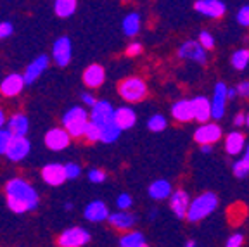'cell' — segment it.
Wrapping results in <instances>:
<instances>
[{"label":"cell","mask_w":249,"mask_h":247,"mask_svg":"<svg viewBox=\"0 0 249 247\" xmlns=\"http://www.w3.org/2000/svg\"><path fill=\"white\" fill-rule=\"evenodd\" d=\"M5 199H7L9 209L16 214L33 211L40 202L38 192L35 190V187L23 178L9 180L5 185Z\"/></svg>","instance_id":"obj_1"},{"label":"cell","mask_w":249,"mask_h":247,"mask_svg":"<svg viewBox=\"0 0 249 247\" xmlns=\"http://www.w3.org/2000/svg\"><path fill=\"white\" fill-rule=\"evenodd\" d=\"M90 123V114L80 106H74L62 116V128L71 135V139L85 137V130Z\"/></svg>","instance_id":"obj_2"},{"label":"cell","mask_w":249,"mask_h":247,"mask_svg":"<svg viewBox=\"0 0 249 247\" xmlns=\"http://www.w3.org/2000/svg\"><path fill=\"white\" fill-rule=\"evenodd\" d=\"M218 206V197L213 192H204L192 199L191 208L187 212V220L189 221H201L206 216H210L211 212L216 209Z\"/></svg>","instance_id":"obj_3"},{"label":"cell","mask_w":249,"mask_h":247,"mask_svg":"<svg viewBox=\"0 0 249 247\" xmlns=\"http://www.w3.org/2000/svg\"><path fill=\"white\" fill-rule=\"evenodd\" d=\"M118 92H120L123 101L140 102L147 97V85H145V81L142 80V78L128 76L118 85Z\"/></svg>","instance_id":"obj_4"},{"label":"cell","mask_w":249,"mask_h":247,"mask_svg":"<svg viewBox=\"0 0 249 247\" xmlns=\"http://www.w3.org/2000/svg\"><path fill=\"white\" fill-rule=\"evenodd\" d=\"M89 242H90L89 230H85V228H82V227L66 228L57 239L59 247H83Z\"/></svg>","instance_id":"obj_5"},{"label":"cell","mask_w":249,"mask_h":247,"mask_svg":"<svg viewBox=\"0 0 249 247\" xmlns=\"http://www.w3.org/2000/svg\"><path fill=\"white\" fill-rule=\"evenodd\" d=\"M114 111L116 109L111 106V102L97 101V104L93 106L92 111H90V123H93L102 130L107 124L114 123Z\"/></svg>","instance_id":"obj_6"},{"label":"cell","mask_w":249,"mask_h":247,"mask_svg":"<svg viewBox=\"0 0 249 247\" xmlns=\"http://www.w3.org/2000/svg\"><path fill=\"white\" fill-rule=\"evenodd\" d=\"M229 88L225 83H216L213 90V99H211V118L213 120H222L225 116L227 101H229Z\"/></svg>","instance_id":"obj_7"},{"label":"cell","mask_w":249,"mask_h":247,"mask_svg":"<svg viewBox=\"0 0 249 247\" xmlns=\"http://www.w3.org/2000/svg\"><path fill=\"white\" fill-rule=\"evenodd\" d=\"M42 180L51 187H59L66 182V168L59 162H49L42 168Z\"/></svg>","instance_id":"obj_8"},{"label":"cell","mask_w":249,"mask_h":247,"mask_svg":"<svg viewBox=\"0 0 249 247\" xmlns=\"http://www.w3.org/2000/svg\"><path fill=\"white\" fill-rule=\"evenodd\" d=\"M45 145L47 149H51L54 152H59L62 149H66L71 143V135L64 128H51L45 133Z\"/></svg>","instance_id":"obj_9"},{"label":"cell","mask_w":249,"mask_h":247,"mask_svg":"<svg viewBox=\"0 0 249 247\" xmlns=\"http://www.w3.org/2000/svg\"><path fill=\"white\" fill-rule=\"evenodd\" d=\"M71 40L68 36H59L52 45V57L59 68H64L71 62Z\"/></svg>","instance_id":"obj_10"},{"label":"cell","mask_w":249,"mask_h":247,"mask_svg":"<svg viewBox=\"0 0 249 247\" xmlns=\"http://www.w3.org/2000/svg\"><path fill=\"white\" fill-rule=\"evenodd\" d=\"M194 9L199 14L216 19V18H222L227 12V4L222 0H196Z\"/></svg>","instance_id":"obj_11"},{"label":"cell","mask_w":249,"mask_h":247,"mask_svg":"<svg viewBox=\"0 0 249 247\" xmlns=\"http://www.w3.org/2000/svg\"><path fill=\"white\" fill-rule=\"evenodd\" d=\"M222 137V128L218 126L216 123H206L196 130L194 139L201 145H213L214 142H218Z\"/></svg>","instance_id":"obj_12"},{"label":"cell","mask_w":249,"mask_h":247,"mask_svg":"<svg viewBox=\"0 0 249 247\" xmlns=\"http://www.w3.org/2000/svg\"><path fill=\"white\" fill-rule=\"evenodd\" d=\"M178 57L189 59V61H196L197 64H206V51L199 45V42H194V40L183 42L182 45H180Z\"/></svg>","instance_id":"obj_13"},{"label":"cell","mask_w":249,"mask_h":247,"mask_svg":"<svg viewBox=\"0 0 249 247\" xmlns=\"http://www.w3.org/2000/svg\"><path fill=\"white\" fill-rule=\"evenodd\" d=\"M24 85H26V83H24L23 74H18V73L7 74V76L2 80V83H0V93L4 97H16L23 92Z\"/></svg>","instance_id":"obj_14"},{"label":"cell","mask_w":249,"mask_h":247,"mask_svg":"<svg viewBox=\"0 0 249 247\" xmlns=\"http://www.w3.org/2000/svg\"><path fill=\"white\" fill-rule=\"evenodd\" d=\"M191 202V197H189V194L185 190H175L170 197V208L177 218H187Z\"/></svg>","instance_id":"obj_15"},{"label":"cell","mask_w":249,"mask_h":247,"mask_svg":"<svg viewBox=\"0 0 249 247\" xmlns=\"http://www.w3.org/2000/svg\"><path fill=\"white\" fill-rule=\"evenodd\" d=\"M30 151H31V143L26 137H14L5 156H7L12 162H19L30 154Z\"/></svg>","instance_id":"obj_16"},{"label":"cell","mask_w":249,"mask_h":247,"mask_svg":"<svg viewBox=\"0 0 249 247\" xmlns=\"http://www.w3.org/2000/svg\"><path fill=\"white\" fill-rule=\"evenodd\" d=\"M83 216H85L87 221L99 223V221L109 220L111 212H109L107 206H106L102 201H92L85 206V209H83Z\"/></svg>","instance_id":"obj_17"},{"label":"cell","mask_w":249,"mask_h":247,"mask_svg":"<svg viewBox=\"0 0 249 247\" xmlns=\"http://www.w3.org/2000/svg\"><path fill=\"white\" fill-rule=\"evenodd\" d=\"M49 64H51V59H49V55H43V54L38 55L35 61H31L30 66H26V71H24V74H23L24 83H26V85L33 83V81L49 68Z\"/></svg>","instance_id":"obj_18"},{"label":"cell","mask_w":249,"mask_h":247,"mask_svg":"<svg viewBox=\"0 0 249 247\" xmlns=\"http://www.w3.org/2000/svg\"><path fill=\"white\" fill-rule=\"evenodd\" d=\"M106 80V71L101 64H90L83 71V83L89 88H99Z\"/></svg>","instance_id":"obj_19"},{"label":"cell","mask_w":249,"mask_h":247,"mask_svg":"<svg viewBox=\"0 0 249 247\" xmlns=\"http://www.w3.org/2000/svg\"><path fill=\"white\" fill-rule=\"evenodd\" d=\"M192 112H194V120L201 121L202 124H206V121L211 120V101H208L206 97L197 95L192 99Z\"/></svg>","instance_id":"obj_20"},{"label":"cell","mask_w":249,"mask_h":247,"mask_svg":"<svg viewBox=\"0 0 249 247\" xmlns=\"http://www.w3.org/2000/svg\"><path fill=\"white\" fill-rule=\"evenodd\" d=\"M107 221L116 230L128 232V230L133 228V225H135V216L130 211H116V212H111V216H109Z\"/></svg>","instance_id":"obj_21"},{"label":"cell","mask_w":249,"mask_h":247,"mask_svg":"<svg viewBox=\"0 0 249 247\" xmlns=\"http://www.w3.org/2000/svg\"><path fill=\"white\" fill-rule=\"evenodd\" d=\"M7 130L12 133V137H26L30 130V121L23 112H16L7 120Z\"/></svg>","instance_id":"obj_22"},{"label":"cell","mask_w":249,"mask_h":247,"mask_svg":"<svg viewBox=\"0 0 249 247\" xmlns=\"http://www.w3.org/2000/svg\"><path fill=\"white\" fill-rule=\"evenodd\" d=\"M114 123L121 131L130 130L135 126L137 123V114L132 107H116L114 111Z\"/></svg>","instance_id":"obj_23"},{"label":"cell","mask_w":249,"mask_h":247,"mask_svg":"<svg viewBox=\"0 0 249 247\" xmlns=\"http://www.w3.org/2000/svg\"><path fill=\"white\" fill-rule=\"evenodd\" d=\"M171 183L168 180H154V182L149 185L147 192H149V197L154 199V201H164L168 197H171Z\"/></svg>","instance_id":"obj_24"},{"label":"cell","mask_w":249,"mask_h":247,"mask_svg":"<svg viewBox=\"0 0 249 247\" xmlns=\"http://www.w3.org/2000/svg\"><path fill=\"white\" fill-rule=\"evenodd\" d=\"M225 149L230 156H237L241 154L246 149V139L241 131H232L229 133L225 139Z\"/></svg>","instance_id":"obj_25"},{"label":"cell","mask_w":249,"mask_h":247,"mask_svg":"<svg viewBox=\"0 0 249 247\" xmlns=\"http://www.w3.org/2000/svg\"><path fill=\"white\" fill-rule=\"evenodd\" d=\"M171 114L177 121H182V123H187V121L194 120V112H192V102L191 101H178L173 104L171 107Z\"/></svg>","instance_id":"obj_26"},{"label":"cell","mask_w":249,"mask_h":247,"mask_svg":"<svg viewBox=\"0 0 249 247\" xmlns=\"http://www.w3.org/2000/svg\"><path fill=\"white\" fill-rule=\"evenodd\" d=\"M121 28H123V33L126 36H135L140 31V14L139 12H130V14L124 16L123 23H121Z\"/></svg>","instance_id":"obj_27"},{"label":"cell","mask_w":249,"mask_h":247,"mask_svg":"<svg viewBox=\"0 0 249 247\" xmlns=\"http://www.w3.org/2000/svg\"><path fill=\"white\" fill-rule=\"evenodd\" d=\"M120 247H149L140 232H126L120 239Z\"/></svg>","instance_id":"obj_28"},{"label":"cell","mask_w":249,"mask_h":247,"mask_svg":"<svg viewBox=\"0 0 249 247\" xmlns=\"http://www.w3.org/2000/svg\"><path fill=\"white\" fill-rule=\"evenodd\" d=\"M78 4L74 0H55L54 2V12L59 18H70L74 14Z\"/></svg>","instance_id":"obj_29"},{"label":"cell","mask_w":249,"mask_h":247,"mask_svg":"<svg viewBox=\"0 0 249 247\" xmlns=\"http://www.w3.org/2000/svg\"><path fill=\"white\" fill-rule=\"evenodd\" d=\"M120 135H121V130L116 126V123H111V124H107V126H104L101 130V142L113 143V142H116V140L120 139Z\"/></svg>","instance_id":"obj_30"},{"label":"cell","mask_w":249,"mask_h":247,"mask_svg":"<svg viewBox=\"0 0 249 247\" xmlns=\"http://www.w3.org/2000/svg\"><path fill=\"white\" fill-rule=\"evenodd\" d=\"M248 64H249V51L248 49H239L237 52H233L232 66L235 68V70H239V71L246 70Z\"/></svg>","instance_id":"obj_31"},{"label":"cell","mask_w":249,"mask_h":247,"mask_svg":"<svg viewBox=\"0 0 249 247\" xmlns=\"http://www.w3.org/2000/svg\"><path fill=\"white\" fill-rule=\"evenodd\" d=\"M166 124H168V121H166V118L164 116H161V114H154V116H151L147 120V128L151 131H163L164 128H166Z\"/></svg>","instance_id":"obj_32"},{"label":"cell","mask_w":249,"mask_h":247,"mask_svg":"<svg viewBox=\"0 0 249 247\" xmlns=\"http://www.w3.org/2000/svg\"><path fill=\"white\" fill-rule=\"evenodd\" d=\"M12 139H14V137H12V133L7 130V128L0 130V154H7Z\"/></svg>","instance_id":"obj_33"},{"label":"cell","mask_w":249,"mask_h":247,"mask_svg":"<svg viewBox=\"0 0 249 247\" xmlns=\"http://www.w3.org/2000/svg\"><path fill=\"white\" fill-rule=\"evenodd\" d=\"M199 45L204 49V51H211L214 47V38L210 31H201L199 33Z\"/></svg>","instance_id":"obj_34"},{"label":"cell","mask_w":249,"mask_h":247,"mask_svg":"<svg viewBox=\"0 0 249 247\" xmlns=\"http://www.w3.org/2000/svg\"><path fill=\"white\" fill-rule=\"evenodd\" d=\"M85 139L89 142H101V128L95 126L93 123H89L85 130Z\"/></svg>","instance_id":"obj_35"},{"label":"cell","mask_w":249,"mask_h":247,"mask_svg":"<svg viewBox=\"0 0 249 247\" xmlns=\"http://www.w3.org/2000/svg\"><path fill=\"white\" fill-rule=\"evenodd\" d=\"M132 204H133V199L130 194H120V195H118L116 206L120 211H128V209L132 208Z\"/></svg>","instance_id":"obj_36"},{"label":"cell","mask_w":249,"mask_h":247,"mask_svg":"<svg viewBox=\"0 0 249 247\" xmlns=\"http://www.w3.org/2000/svg\"><path fill=\"white\" fill-rule=\"evenodd\" d=\"M64 168H66L68 180H76V178L82 175V166H80L78 162H66V164H64Z\"/></svg>","instance_id":"obj_37"},{"label":"cell","mask_w":249,"mask_h":247,"mask_svg":"<svg viewBox=\"0 0 249 247\" xmlns=\"http://www.w3.org/2000/svg\"><path fill=\"white\" fill-rule=\"evenodd\" d=\"M233 175L237 178H246L249 175V168L246 166V162L242 161V159H239L237 162H233Z\"/></svg>","instance_id":"obj_38"},{"label":"cell","mask_w":249,"mask_h":247,"mask_svg":"<svg viewBox=\"0 0 249 247\" xmlns=\"http://www.w3.org/2000/svg\"><path fill=\"white\" fill-rule=\"evenodd\" d=\"M237 23L241 26H249V5H242L237 11Z\"/></svg>","instance_id":"obj_39"},{"label":"cell","mask_w":249,"mask_h":247,"mask_svg":"<svg viewBox=\"0 0 249 247\" xmlns=\"http://www.w3.org/2000/svg\"><path fill=\"white\" fill-rule=\"evenodd\" d=\"M89 180L92 183H102L106 180V173L102 170H99V168H95V170H90L89 171Z\"/></svg>","instance_id":"obj_40"},{"label":"cell","mask_w":249,"mask_h":247,"mask_svg":"<svg viewBox=\"0 0 249 247\" xmlns=\"http://www.w3.org/2000/svg\"><path fill=\"white\" fill-rule=\"evenodd\" d=\"M242 242H244V237H242V233H233V235L229 237L225 247H241Z\"/></svg>","instance_id":"obj_41"},{"label":"cell","mask_w":249,"mask_h":247,"mask_svg":"<svg viewBox=\"0 0 249 247\" xmlns=\"http://www.w3.org/2000/svg\"><path fill=\"white\" fill-rule=\"evenodd\" d=\"M12 31H14V26H12V23H9V21H4V23H0V40L11 36Z\"/></svg>","instance_id":"obj_42"},{"label":"cell","mask_w":249,"mask_h":247,"mask_svg":"<svg viewBox=\"0 0 249 247\" xmlns=\"http://www.w3.org/2000/svg\"><path fill=\"white\" fill-rule=\"evenodd\" d=\"M140 52H142V45H140L139 42H132L128 47H126V55H130V57H135V55H139Z\"/></svg>","instance_id":"obj_43"},{"label":"cell","mask_w":249,"mask_h":247,"mask_svg":"<svg viewBox=\"0 0 249 247\" xmlns=\"http://www.w3.org/2000/svg\"><path fill=\"white\" fill-rule=\"evenodd\" d=\"M82 101H83V104L85 106H89V107H93V106L97 104V99L92 95V93H83L82 95Z\"/></svg>","instance_id":"obj_44"},{"label":"cell","mask_w":249,"mask_h":247,"mask_svg":"<svg viewBox=\"0 0 249 247\" xmlns=\"http://www.w3.org/2000/svg\"><path fill=\"white\" fill-rule=\"evenodd\" d=\"M237 95L249 97V81H242L237 85Z\"/></svg>","instance_id":"obj_45"},{"label":"cell","mask_w":249,"mask_h":247,"mask_svg":"<svg viewBox=\"0 0 249 247\" xmlns=\"http://www.w3.org/2000/svg\"><path fill=\"white\" fill-rule=\"evenodd\" d=\"M244 123H246V116H244V114H242V112L235 114V118H233V124H235V126H242Z\"/></svg>","instance_id":"obj_46"},{"label":"cell","mask_w":249,"mask_h":247,"mask_svg":"<svg viewBox=\"0 0 249 247\" xmlns=\"http://www.w3.org/2000/svg\"><path fill=\"white\" fill-rule=\"evenodd\" d=\"M7 120H9V118L5 116L4 109L0 107V130H4V124H7Z\"/></svg>","instance_id":"obj_47"},{"label":"cell","mask_w":249,"mask_h":247,"mask_svg":"<svg viewBox=\"0 0 249 247\" xmlns=\"http://www.w3.org/2000/svg\"><path fill=\"white\" fill-rule=\"evenodd\" d=\"M242 161L246 162V166L249 168V143H248V147H246V151H244V158H242Z\"/></svg>","instance_id":"obj_48"},{"label":"cell","mask_w":249,"mask_h":247,"mask_svg":"<svg viewBox=\"0 0 249 247\" xmlns=\"http://www.w3.org/2000/svg\"><path fill=\"white\" fill-rule=\"evenodd\" d=\"M201 151L204 152V154H210V152L213 151V147L211 145H201Z\"/></svg>","instance_id":"obj_49"},{"label":"cell","mask_w":249,"mask_h":247,"mask_svg":"<svg viewBox=\"0 0 249 247\" xmlns=\"http://www.w3.org/2000/svg\"><path fill=\"white\" fill-rule=\"evenodd\" d=\"M235 95H237V88H229V95L227 97H229V99H233Z\"/></svg>","instance_id":"obj_50"},{"label":"cell","mask_w":249,"mask_h":247,"mask_svg":"<svg viewBox=\"0 0 249 247\" xmlns=\"http://www.w3.org/2000/svg\"><path fill=\"white\" fill-rule=\"evenodd\" d=\"M185 247H197V244H196L194 240H189V242L185 244Z\"/></svg>","instance_id":"obj_51"},{"label":"cell","mask_w":249,"mask_h":247,"mask_svg":"<svg viewBox=\"0 0 249 247\" xmlns=\"http://www.w3.org/2000/svg\"><path fill=\"white\" fill-rule=\"evenodd\" d=\"M64 209L70 211V209H73V204H71V202H64Z\"/></svg>","instance_id":"obj_52"},{"label":"cell","mask_w":249,"mask_h":247,"mask_svg":"<svg viewBox=\"0 0 249 247\" xmlns=\"http://www.w3.org/2000/svg\"><path fill=\"white\" fill-rule=\"evenodd\" d=\"M246 123H248V126H249V114L246 116Z\"/></svg>","instance_id":"obj_53"}]
</instances>
